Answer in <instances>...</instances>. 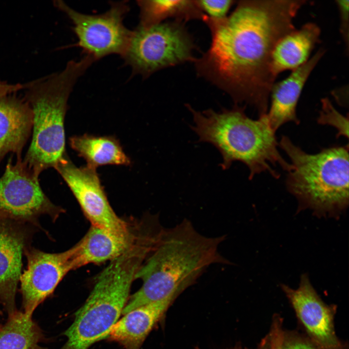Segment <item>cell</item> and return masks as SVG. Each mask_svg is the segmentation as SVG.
Masks as SVG:
<instances>
[{
    "label": "cell",
    "mask_w": 349,
    "mask_h": 349,
    "mask_svg": "<svg viewBox=\"0 0 349 349\" xmlns=\"http://www.w3.org/2000/svg\"><path fill=\"white\" fill-rule=\"evenodd\" d=\"M146 218L131 223L129 229L118 233L91 225L85 236L70 248L74 270L89 264L114 259L134 243L145 223Z\"/></svg>",
    "instance_id": "obj_14"
},
{
    "label": "cell",
    "mask_w": 349,
    "mask_h": 349,
    "mask_svg": "<svg viewBox=\"0 0 349 349\" xmlns=\"http://www.w3.org/2000/svg\"><path fill=\"white\" fill-rule=\"evenodd\" d=\"M54 4L72 21L78 38L75 45L84 55L95 61L111 54L124 56L132 32L123 23L129 9L127 1L111 2L107 11L96 15L77 12L61 0Z\"/></svg>",
    "instance_id": "obj_8"
},
{
    "label": "cell",
    "mask_w": 349,
    "mask_h": 349,
    "mask_svg": "<svg viewBox=\"0 0 349 349\" xmlns=\"http://www.w3.org/2000/svg\"><path fill=\"white\" fill-rule=\"evenodd\" d=\"M320 35L318 25L310 22L280 39L271 55L270 67L273 75L276 78L281 73L293 71L305 63L319 42Z\"/></svg>",
    "instance_id": "obj_18"
},
{
    "label": "cell",
    "mask_w": 349,
    "mask_h": 349,
    "mask_svg": "<svg viewBox=\"0 0 349 349\" xmlns=\"http://www.w3.org/2000/svg\"><path fill=\"white\" fill-rule=\"evenodd\" d=\"M279 146L291 160L286 186L298 200V211L309 209L319 217H340L349 206V145L311 154L282 136Z\"/></svg>",
    "instance_id": "obj_5"
},
{
    "label": "cell",
    "mask_w": 349,
    "mask_h": 349,
    "mask_svg": "<svg viewBox=\"0 0 349 349\" xmlns=\"http://www.w3.org/2000/svg\"><path fill=\"white\" fill-rule=\"evenodd\" d=\"M319 49L303 64L292 71L286 79L274 83L271 88L270 104L267 116L272 129L276 131L284 124L292 122L298 125L296 107L303 87L310 74L325 53Z\"/></svg>",
    "instance_id": "obj_15"
},
{
    "label": "cell",
    "mask_w": 349,
    "mask_h": 349,
    "mask_svg": "<svg viewBox=\"0 0 349 349\" xmlns=\"http://www.w3.org/2000/svg\"><path fill=\"white\" fill-rule=\"evenodd\" d=\"M230 349H244L242 348L240 346H235V347Z\"/></svg>",
    "instance_id": "obj_29"
},
{
    "label": "cell",
    "mask_w": 349,
    "mask_h": 349,
    "mask_svg": "<svg viewBox=\"0 0 349 349\" xmlns=\"http://www.w3.org/2000/svg\"><path fill=\"white\" fill-rule=\"evenodd\" d=\"M321 109L317 121L319 124L329 125L337 130L336 137L344 136L349 138V117L338 112L327 97L321 100Z\"/></svg>",
    "instance_id": "obj_22"
},
{
    "label": "cell",
    "mask_w": 349,
    "mask_h": 349,
    "mask_svg": "<svg viewBox=\"0 0 349 349\" xmlns=\"http://www.w3.org/2000/svg\"><path fill=\"white\" fill-rule=\"evenodd\" d=\"M336 4L339 11L340 20V32L348 53L349 42V0H337Z\"/></svg>",
    "instance_id": "obj_25"
},
{
    "label": "cell",
    "mask_w": 349,
    "mask_h": 349,
    "mask_svg": "<svg viewBox=\"0 0 349 349\" xmlns=\"http://www.w3.org/2000/svg\"><path fill=\"white\" fill-rule=\"evenodd\" d=\"M283 330L280 319L275 318L272 322L269 334V349H281L282 335Z\"/></svg>",
    "instance_id": "obj_26"
},
{
    "label": "cell",
    "mask_w": 349,
    "mask_h": 349,
    "mask_svg": "<svg viewBox=\"0 0 349 349\" xmlns=\"http://www.w3.org/2000/svg\"><path fill=\"white\" fill-rule=\"evenodd\" d=\"M146 256L143 248L133 246L110 262L63 333L67 341L60 349H88L108 337L127 303L131 286Z\"/></svg>",
    "instance_id": "obj_6"
},
{
    "label": "cell",
    "mask_w": 349,
    "mask_h": 349,
    "mask_svg": "<svg viewBox=\"0 0 349 349\" xmlns=\"http://www.w3.org/2000/svg\"><path fill=\"white\" fill-rule=\"evenodd\" d=\"M202 12L209 18L220 19L226 17L227 13L235 1L232 0H197Z\"/></svg>",
    "instance_id": "obj_24"
},
{
    "label": "cell",
    "mask_w": 349,
    "mask_h": 349,
    "mask_svg": "<svg viewBox=\"0 0 349 349\" xmlns=\"http://www.w3.org/2000/svg\"><path fill=\"white\" fill-rule=\"evenodd\" d=\"M94 62L84 55L61 71L32 81L24 98L33 112L32 137L23 162L39 176L66 156L64 121L68 97L78 79Z\"/></svg>",
    "instance_id": "obj_4"
},
{
    "label": "cell",
    "mask_w": 349,
    "mask_h": 349,
    "mask_svg": "<svg viewBox=\"0 0 349 349\" xmlns=\"http://www.w3.org/2000/svg\"><path fill=\"white\" fill-rule=\"evenodd\" d=\"M303 0H241L233 13L220 19L206 16L212 41L195 59L199 76L227 93L236 103L267 114L276 78L270 67L273 48L296 29L294 20Z\"/></svg>",
    "instance_id": "obj_1"
},
{
    "label": "cell",
    "mask_w": 349,
    "mask_h": 349,
    "mask_svg": "<svg viewBox=\"0 0 349 349\" xmlns=\"http://www.w3.org/2000/svg\"><path fill=\"white\" fill-rule=\"evenodd\" d=\"M1 325V324H0V327Z\"/></svg>",
    "instance_id": "obj_30"
},
{
    "label": "cell",
    "mask_w": 349,
    "mask_h": 349,
    "mask_svg": "<svg viewBox=\"0 0 349 349\" xmlns=\"http://www.w3.org/2000/svg\"><path fill=\"white\" fill-rule=\"evenodd\" d=\"M281 287L308 337L326 347H337L342 345L334 330L335 306L327 305L321 300L307 274L301 275L297 288L293 289L284 284Z\"/></svg>",
    "instance_id": "obj_13"
},
{
    "label": "cell",
    "mask_w": 349,
    "mask_h": 349,
    "mask_svg": "<svg viewBox=\"0 0 349 349\" xmlns=\"http://www.w3.org/2000/svg\"><path fill=\"white\" fill-rule=\"evenodd\" d=\"M174 300L169 298L150 303L128 312L114 324L107 337L125 349H140Z\"/></svg>",
    "instance_id": "obj_17"
},
{
    "label": "cell",
    "mask_w": 349,
    "mask_h": 349,
    "mask_svg": "<svg viewBox=\"0 0 349 349\" xmlns=\"http://www.w3.org/2000/svg\"><path fill=\"white\" fill-rule=\"evenodd\" d=\"M183 23L175 20L149 28L138 26L133 30L122 57L132 74L147 78L162 69L194 62L195 46Z\"/></svg>",
    "instance_id": "obj_7"
},
{
    "label": "cell",
    "mask_w": 349,
    "mask_h": 349,
    "mask_svg": "<svg viewBox=\"0 0 349 349\" xmlns=\"http://www.w3.org/2000/svg\"><path fill=\"white\" fill-rule=\"evenodd\" d=\"M27 265L20 278L24 312L32 315L36 307L54 291L73 267L69 249L48 253L31 245L24 250Z\"/></svg>",
    "instance_id": "obj_11"
},
{
    "label": "cell",
    "mask_w": 349,
    "mask_h": 349,
    "mask_svg": "<svg viewBox=\"0 0 349 349\" xmlns=\"http://www.w3.org/2000/svg\"><path fill=\"white\" fill-rule=\"evenodd\" d=\"M69 144L87 166L96 169L104 165H129L130 160L114 136H96L85 134L69 138Z\"/></svg>",
    "instance_id": "obj_19"
},
{
    "label": "cell",
    "mask_w": 349,
    "mask_h": 349,
    "mask_svg": "<svg viewBox=\"0 0 349 349\" xmlns=\"http://www.w3.org/2000/svg\"><path fill=\"white\" fill-rule=\"evenodd\" d=\"M225 238V235H202L187 219L164 228L156 247L137 274L136 279H141L142 285L129 297L122 314L150 303L175 300L210 265L230 264L219 250Z\"/></svg>",
    "instance_id": "obj_2"
},
{
    "label": "cell",
    "mask_w": 349,
    "mask_h": 349,
    "mask_svg": "<svg viewBox=\"0 0 349 349\" xmlns=\"http://www.w3.org/2000/svg\"><path fill=\"white\" fill-rule=\"evenodd\" d=\"M187 107L194 123L191 128L200 142L212 144L220 152L222 169H228L234 161H240L249 168V179L262 172L278 178L280 174L274 169L278 166L287 172L292 169L291 163L279 152L276 132L267 114L254 120L247 116L244 107L238 105L219 112L208 109L201 112Z\"/></svg>",
    "instance_id": "obj_3"
},
{
    "label": "cell",
    "mask_w": 349,
    "mask_h": 349,
    "mask_svg": "<svg viewBox=\"0 0 349 349\" xmlns=\"http://www.w3.org/2000/svg\"><path fill=\"white\" fill-rule=\"evenodd\" d=\"M42 330L32 316L17 310L0 327V349H46Z\"/></svg>",
    "instance_id": "obj_21"
},
{
    "label": "cell",
    "mask_w": 349,
    "mask_h": 349,
    "mask_svg": "<svg viewBox=\"0 0 349 349\" xmlns=\"http://www.w3.org/2000/svg\"><path fill=\"white\" fill-rule=\"evenodd\" d=\"M72 192L92 225L118 233L130 223L119 218L108 200L96 169L76 166L66 156L55 168Z\"/></svg>",
    "instance_id": "obj_10"
},
{
    "label": "cell",
    "mask_w": 349,
    "mask_h": 349,
    "mask_svg": "<svg viewBox=\"0 0 349 349\" xmlns=\"http://www.w3.org/2000/svg\"><path fill=\"white\" fill-rule=\"evenodd\" d=\"M333 94L339 105L344 107H348V97H346L344 88L333 91Z\"/></svg>",
    "instance_id": "obj_28"
},
{
    "label": "cell",
    "mask_w": 349,
    "mask_h": 349,
    "mask_svg": "<svg viewBox=\"0 0 349 349\" xmlns=\"http://www.w3.org/2000/svg\"><path fill=\"white\" fill-rule=\"evenodd\" d=\"M35 175L17 159H10L0 178V219L27 222L41 228L39 218L48 215L55 222L64 212L46 195Z\"/></svg>",
    "instance_id": "obj_9"
},
{
    "label": "cell",
    "mask_w": 349,
    "mask_h": 349,
    "mask_svg": "<svg viewBox=\"0 0 349 349\" xmlns=\"http://www.w3.org/2000/svg\"><path fill=\"white\" fill-rule=\"evenodd\" d=\"M36 229L39 228L27 222L0 219V302L8 316L17 310L16 296L22 256Z\"/></svg>",
    "instance_id": "obj_12"
},
{
    "label": "cell",
    "mask_w": 349,
    "mask_h": 349,
    "mask_svg": "<svg viewBox=\"0 0 349 349\" xmlns=\"http://www.w3.org/2000/svg\"><path fill=\"white\" fill-rule=\"evenodd\" d=\"M31 82L26 84L16 83L11 84L5 81L0 80V98L28 88Z\"/></svg>",
    "instance_id": "obj_27"
},
{
    "label": "cell",
    "mask_w": 349,
    "mask_h": 349,
    "mask_svg": "<svg viewBox=\"0 0 349 349\" xmlns=\"http://www.w3.org/2000/svg\"><path fill=\"white\" fill-rule=\"evenodd\" d=\"M32 126L33 112L24 97L14 93L0 98V163L10 152L21 158Z\"/></svg>",
    "instance_id": "obj_16"
},
{
    "label": "cell",
    "mask_w": 349,
    "mask_h": 349,
    "mask_svg": "<svg viewBox=\"0 0 349 349\" xmlns=\"http://www.w3.org/2000/svg\"><path fill=\"white\" fill-rule=\"evenodd\" d=\"M281 349H345L342 345L337 347H328L322 345L308 336L296 333L283 331Z\"/></svg>",
    "instance_id": "obj_23"
},
{
    "label": "cell",
    "mask_w": 349,
    "mask_h": 349,
    "mask_svg": "<svg viewBox=\"0 0 349 349\" xmlns=\"http://www.w3.org/2000/svg\"><path fill=\"white\" fill-rule=\"evenodd\" d=\"M140 8L139 26L149 28L159 24L166 19L186 22L201 19L206 16L201 10L197 0H138Z\"/></svg>",
    "instance_id": "obj_20"
}]
</instances>
